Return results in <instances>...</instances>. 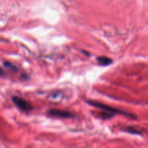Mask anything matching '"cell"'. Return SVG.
<instances>
[{"mask_svg": "<svg viewBox=\"0 0 148 148\" xmlns=\"http://www.w3.org/2000/svg\"><path fill=\"white\" fill-rule=\"evenodd\" d=\"M12 101H13L14 103L15 104L16 106H18V108H19L20 109L22 110H32V107L31 105L27 102L26 100H25L23 98L19 97L18 96H15L12 98Z\"/></svg>", "mask_w": 148, "mask_h": 148, "instance_id": "7a4b0ae2", "label": "cell"}, {"mask_svg": "<svg viewBox=\"0 0 148 148\" xmlns=\"http://www.w3.org/2000/svg\"><path fill=\"white\" fill-rule=\"evenodd\" d=\"M97 60L98 61V63L101 65H108L112 63V60L105 56L99 57Z\"/></svg>", "mask_w": 148, "mask_h": 148, "instance_id": "277c9868", "label": "cell"}, {"mask_svg": "<svg viewBox=\"0 0 148 148\" xmlns=\"http://www.w3.org/2000/svg\"><path fill=\"white\" fill-rule=\"evenodd\" d=\"M5 65H6L7 67H8V68H10V69H12V70H16V68H15V66H14L12 64L10 63V62H8V63H5Z\"/></svg>", "mask_w": 148, "mask_h": 148, "instance_id": "8992f818", "label": "cell"}, {"mask_svg": "<svg viewBox=\"0 0 148 148\" xmlns=\"http://www.w3.org/2000/svg\"><path fill=\"white\" fill-rule=\"evenodd\" d=\"M88 104H89L90 105H92V106L95 107V108H100V109L103 110L104 111L107 112L108 113H110V114H113V113H120V114H123L125 116H129L131 118H134V116L132 114H129V113H125L123 111L119 110L116 109V108H112L110 106H108V105H105L103 103H100V102H95V101H92V100H89L87 101Z\"/></svg>", "mask_w": 148, "mask_h": 148, "instance_id": "6da1fadb", "label": "cell"}, {"mask_svg": "<svg viewBox=\"0 0 148 148\" xmlns=\"http://www.w3.org/2000/svg\"><path fill=\"white\" fill-rule=\"evenodd\" d=\"M48 114L51 116L58 118H71L73 116V115L71 113L66 110H62L57 109H51L48 111Z\"/></svg>", "mask_w": 148, "mask_h": 148, "instance_id": "3957f363", "label": "cell"}, {"mask_svg": "<svg viewBox=\"0 0 148 148\" xmlns=\"http://www.w3.org/2000/svg\"><path fill=\"white\" fill-rule=\"evenodd\" d=\"M126 132H129V133L134 134H140V132H139V131L137 130V129H135V128H134V127H128V128H126Z\"/></svg>", "mask_w": 148, "mask_h": 148, "instance_id": "5b68a950", "label": "cell"}, {"mask_svg": "<svg viewBox=\"0 0 148 148\" xmlns=\"http://www.w3.org/2000/svg\"><path fill=\"white\" fill-rule=\"evenodd\" d=\"M4 74V71H3V70L2 69V68H0V75H1V76H2V75H3Z\"/></svg>", "mask_w": 148, "mask_h": 148, "instance_id": "52a82bcc", "label": "cell"}]
</instances>
